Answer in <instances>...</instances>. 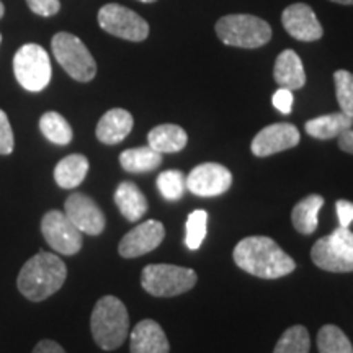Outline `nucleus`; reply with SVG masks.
<instances>
[{
	"instance_id": "f257e3e1",
	"label": "nucleus",
	"mask_w": 353,
	"mask_h": 353,
	"mask_svg": "<svg viewBox=\"0 0 353 353\" xmlns=\"http://www.w3.org/2000/svg\"><path fill=\"white\" fill-rule=\"evenodd\" d=\"M234 262L250 275L275 280L294 272L296 263L267 236H250L234 247Z\"/></svg>"
},
{
	"instance_id": "f03ea898",
	"label": "nucleus",
	"mask_w": 353,
	"mask_h": 353,
	"mask_svg": "<svg viewBox=\"0 0 353 353\" xmlns=\"http://www.w3.org/2000/svg\"><path fill=\"white\" fill-rule=\"evenodd\" d=\"M68 276L65 263L51 252H39L26 262L19 273L20 293L33 303L44 301L61 290Z\"/></svg>"
},
{
	"instance_id": "7ed1b4c3",
	"label": "nucleus",
	"mask_w": 353,
	"mask_h": 353,
	"mask_svg": "<svg viewBox=\"0 0 353 353\" xmlns=\"http://www.w3.org/2000/svg\"><path fill=\"white\" fill-rule=\"evenodd\" d=\"M94 341L101 350H114L125 343L130 334V316L121 299L103 296L95 304L90 317Z\"/></svg>"
},
{
	"instance_id": "20e7f679",
	"label": "nucleus",
	"mask_w": 353,
	"mask_h": 353,
	"mask_svg": "<svg viewBox=\"0 0 353 353\" xmlns=\"http://www.w3.org/2000/svg\"><path fill=\"white\" fill-rule=\"evenodd\" d=\"M216 34L228 46L255 50L270 41L272 28L267 21L254 15H226L216 23Z\"/></svg>"
},
{
	"instance_id": "39448f33",
	"label": "nucleus",
	"mask_w": 353,
	"mask_h": 353,
	"mask_svg": "<svg viewBox=\"0 0 353 353\" xmlns=\"http://www.w3.org/2000/svg\"><path fill=\"white\" fill-rule=\"evenodd\" d=\"M196 272L170 263H152L141 273L144 291L157 298L179 296L196 285Z\"/></svg>"
},
{
	"instance_id": "423d86ee",
	"label": "nucleus",
	"mask_w": 353,
	"mask_h": 353,
	"mask_svg": "<svg viewBox=\"0 0 353 353\" xmlns=\"http://www.w3.org/2000/svg\"><path fill=\"white\" fill-rule=\"evenodd\" d=\"M52 54L65 72L77 82H90L97 74V63L82 39L61 32L51 39Z\"/></svg>"
},
{
	"instance_id": "0eeeda50",
	"label": "nucleus",
	"mask_w": 353,
	"mask_h": 353,
	"mask_svg": "<svg viewBox=\"0 0 353 353\" xmlns=\"http://www.w3.org/2000/svg\"><path fill=\"white\" fill-rule=\"evenodd\" d=\"M13 72L25 90L41 92L51 81L50 56L39 44H25L13 57Z\"/></svg>"
},
{
	"instance_id": "6e6552de",
	"label": "nucleus",
	"mask_w": 353,
	"mask_h": 353,
	"mask_svg": "<svg viewBox=\"0 0 353 353\" xmlns=\"http://www.w3.org/2000/svg\"><path fill=\"white\" fill-rule=\"evenodd\" d=\"M99 25L103 32L128 41H144L149 37V25L143 17L120 6L107 3L99 12Z\"/></svg>"
},
{
	"instance_id": "1a4fd4ad",
	"label": "nucleus",
	"mask_w": 353,
	"mask_h": 353,
	"mask_svg": "<svg viewBox=\"0 0 353 353\" xmlns=\"http://www.w3.org/2000/svg\"><path fill=\"white\" fill-rule=\"evenodd\" d=\"M41 232L54 252L74 255L82 249V232L63 211H48L43 216Z\"/></svg>"
},
{
	"instance_id": "9d476101",
	"label": "nucleus",
	"mask_w": 353,
	"mask_h": 353,
	"mask_svg": "<svg viewBox=\"0 0 353 353\" xmlns=\"http://www.w3.org/2000/svg\"><path fill=\"white\" fill-rule=\"evenodd\" d=\"M232 183V174L226 167L206 162L196 165L187 176V188L193 195L201 198H213L226 193Z\"/></svg>"
},
{
	"instance_id": "9b49d317",
	"label": "nucleus",
	"mask_w": 353,
	"mask_h": 353,
	"mask_svg": "<svg viewBox=\"0 0 353 353\" xmlns=\"http://www.w3.org/2000/svg\"><path fill=\"white\" fill-rule=\"evenodd\" d=\"M64 213L79 231L88 236H99L107 224L103 211L85 193H72L64 203Z\"/></svg>"
},
{
	"instance_id": "f8f14e48",
	"label": "nucleus",
	"mask_w": 353,
	"mask_h": 353,
	"mask_svg": "<svg viewBox=\"0 0 353 353\" xmlns=\"http://www.w3.org/2000/svg\"><path fill=\"white\" fill-rule=\"evenodd\" d=\"M164 224L159 223L156 219H149L134 229H131L123 237L120 245H118V252L125 259L141 257V255L149 254L154 249H157L161 242L164 241Z\"/></svg>"
},
{
	"instance_id": "ddd939ff",
	"label": "nucleus",
	"mask_w": 353,
	"mask_h": 353,
	"mask_svg": "<svg viewBox=\"0 0 353 353\" xmlns=\"http://www.w3.org/2000/svg\"><path fill=\"white\" fill-rule=\"evenodd\" d=\"M299 139H301V134L296 126L290 125V123H276V125H270L259 131V134L250 144V149H252L254 156L268 157L272 154L294 148L299 144Z\"/></svg>"
},
{
	"instance_id": "4468645a",
	"label": "nucleus",
	"mask_w": 353,
	"mask_h": 353,
	"mask_svg": "<svg viewBox=\"0 0 353 353\" xmlns=\"http://www.w3.org/2000/svg\"><path fill=\"white\" fill-rule=\"evenodd\" d=\"M281 21L286 33L298 41H317L324 34L314 10L307 3H293L286 7Z\"/></svg>"
},
{
	"instance_id": "2eb2a0df",
	"label": "nucleus",
	"mask_w": 353,
	"mask_h": 353,
	"mask_svg": "<svg viewBox=\"0 0 353 353\" xmlns=\"http://www.w3.org/2000/svg\"><path fill=\"white\" fill-rule=\"evenodd\" d=\"M131 353H169L170 345L161 325L152 319L141 321L131 332Z\"/></svg>"
},
{
	"instance_id": "dca6fc26",
	"label": "nucleus",
	"mask_w": 353,
	"mask_h": 353,
	"mask_svg": "<svg viewBox=\"0 0 353 353\" xmlns=\"http://www.w3.org/2000/svg\"><path fill=\"white\" fill-rule=\"evenodd\" d=\"M132 125H134V120L130 112L123 108H113L100 118L95 131L97 138L107 145L120 144L131 132Z\"/></svg>"
},
{
	"instance_id": "f3484780",
	"label": "nucleus",
	"mask_w": 353,
	"mask_h": 353,
	"mask_svg": "<svg viewBox=\"0 0 353 353\" xmlns=\"http://www.w3.org/2000/svg\"><path fill=\"white\" fill-rule=\"evenodd\" d=\"M273 77L280 87L290 88V90H299L306 83V72L304 65L293 50H285L275 61Z\"/></svg>"
},
{
	"instance_id": "a211bd4d",
	"label": "nucleus",
	"mask_w": 353,
	"mask_h": 353,
	"mask_svg": "<svg viewBox=\"0 0 353 353\" xmlns=\"http://www.w3.org/2000/svg\"><path fill=\"white\" fill-rule=\"evenodd\" d=\"M114 203H117L120 213L130 221L136 223L148 211V200L139 187L132 182H121L114 192Z\"/></svg>"
},
{
	"instance_id": "6ab92c4d",
	"label": "nucleus",
	"mask_w": 353,
	"mask_h": 353,
	"mask_svg": "<svg viewBox=\"0 0 353 353\" xmlns=\"http://www.w3.org/2000/svg\"><path fill=\"white\" fill-rule=\"evenodd\" d=\"M353 118L345 113H330L317 117L306 123V132L316 139L339 138L343 132L352 130Z\"/></svg>"
},
{
	"instance_id": "aec40b11",
	"label": "nucleus",
	"mask_w": 353,
	"mask_h": 353,
	"mask_svg": "<svg viewBox=\"0 0 353 353\" xmlns=\"http://www.w3.org/2000/svg\"><path fill=\"white\" fill-rule=\"evenodd\" d=\"M148 143L161 154L180 152L187 145L188 136L183 128L176 125H159L149 131Z\"/></svg>"
},
{
	"instance_id": "412c9836",
	"label": "nucleus",
	"mask_w": 353,
	"mask_h": 353,
	"mask_svg": "<svg viewBox=\"0 0 353 353\" xmlns=\"http://www.w3.org/2000/svg\"><path fill=\"white\" fill-rule=\"evenodd\" d=\"M88 174V159L82 154H70L61 159L54 169V180L61 188L70 190L81 185Z\"/></svg>"
},
{
	"instance_id": "4be33fe9",
	"label": "nucleus",
	"mask_w": 353,
	"mask_h": 353,
	"mask_svg": "<svg viewBox=\"0 0 353 353\" xmlns=\"http://www.w3.org/2000/svg\"><path fill=\"white\" fill-rule=\"evenodd\" d=\"M311 259L314 265L325 272L350 273L353 272V260H348L337 252L327 239V236L317 239L311 249Z\"/></svg>"
},
{
	"instance_id": "5701e85b",
	"label": "nucleus",
	"mask_w": 353,
	"mask_h": 353,
	"mask_svg": "<svg viewBox=\"0 0 353 353\" xmlns=\"http://www.w3.org/2000/svg\"><path fill=\"white\" fill-rule=\"evenodd\" d=\"M324 205V198L321 195H309L303 198L301 201L291 211V221L298 232L309 236L317 229L319 224V211Z\"/></svg>"
},
{
	"instance_id": "b1692460",
	"label": "nucleus",
	"mask_w": 353,
	"mask_h": 353,
	"mask_svg": "<svg viewBox=\"0 0 353 353\" xmlns=\"http://www.w3.org/2000/svg\"><path fill=\"white\" fill-rule=\"evenodd\" d=\"M120 164L130 174H148L162 164V154L154 151L151 145L126 149L120 154Z\"/></svg>"
},
{
	"instance_id": "393cba45",
	"label": "nucleus",
	"mask_w": 353,
	"mask_h": 353,
	"mask_svg": "<svg viewBox=\"0 0 353 353\" xmlns=\"http://www.w3.org/2000/svg\"><path fill=\"white\" fill-rule=\"evenodd\" d=\"M39 130H41L44 138L57 145H68L74 136L72 128H70L68 120L56 112H48L39 118Z\"/></svg>"
},
{
	"instance_id": "a878e982",
	"label": "nucleus",
	"mask_w": 353,
	"mask_h": 353,
	"mask_svg": "<svg viewBox=\"0 0 353 353\" xmlns=\"http://www.w3.org/2000/svg\"><path fill=\"white\" fill-rule=\"evenodd\" d=\"M319 353H353V345L342 329L337 325H324L317 334Z\"/></svg>"
},
{
	"instance_id": "bb28decb",
	"label": "nucleus",
	"mask_w": 353,
	"mask_h": 353,
	"mask_svg": "<svg viewBox=\"0 0 353 353\" xmlns=\"http://www.w3.org/2000/svg\"><path fill=\"white\" fill-rule=\"evenodd\" d=\"M311 339L304 325H293L286 329L276 342L273 353H309Z\"/></svg>"
},
{
	"instance_id": "cd10ccee",
	"label": "nucleus",
	"mask_w": 353,
	"mask_h": 353,
	"mask_svg": "<svg viewBox=\"0 0 353 353\" xmlns=\"http://www.w3.org/2000/svg\"><path fill=\"white\" fill-rule=\"evenodd\" d=\"M185 244L190 250H198L203 245L206 232H208V213L205 210H195L188 216L185 224Z\"/></svg>"
},
{
	"instance_id": "c85d7f7f",
	"label": "nucleus",
	"mask_w": 353,
	"mask_h": 353,
	"mask_svg": "<svg viewBox=\"0 0 353 353\" xmlns=\"http://www.w3.org/2000/svg\"><path fill=\"white\" fill-rule=\"evenodd\" d=\"M157 188L167 201H176L185 195L187 179L180 170H165L157 176Z\"/></svg>"
},
{
	"instance_id": "c756f323",
	"label": "nucleus",
	"mask_w": 353,
	"mask_h": 353,
	"mask_svg": "<svg viewBox=\"0 0 353 353\" xmlns=\"http://www.w3.org/2000/svg\"><path fill=\"white\" fill-rule=\"evenodd\" d=\"M335 82V95L341 105L342 113L353 118V74L348 70H337L334 74Z\"/></svg>"
},
{
	"instance_id": "7c9ffc66",
	"label": "nucleus",
	"mask_w": 353,
	"mask_h": 353,
	"mask_svg": "<svg viewBox=\"0 0 353 353\" xmlns=\"http://www.w3.org/2000/svg\"><path fill=\"white\" fill-rule=\"evenodd\" d=\"M330 245L348 260H353V232L350 228H337L327 236Z\"/></svg>"
},
{
	"instance_id": "2f4dec72",
	"label": "nucleus",
	"mask_w": 353,
	"mask_h": 353,
	"mask_svg": "<svg viewBox=\"0 0 353 353\" xmlns=\"http://www.w3.org/2000/svg\"><path fill=\"white\" fill-rule=\"evenodd\" d=\"M13 148H15V138H13L10 121H8L7 113L0 110V154L8 156L12 154Z\"/></svg>"
},
{
	"instance_id": "473e14b6",
	"label": "nucleus",
	"mask_w": 353,
	"mask_h": 353,
	"mask_svg": "<svg viewBox=\"0 0 353 353\" xmlns=\"http://www.w3.org/2000/svg\"><path fill=\"white\" fill-rule=\"evenodd\" d=\"M30 10L39 17H52L61 10L59 0H26Z\"/></svg>"
},
{
	"instance_id": "72a5a7b5",
	"label": "nucleus",
	"mask_w": 353,
	"mask_h": 353,
	"mask_svg": "<svg viewBox=\"0 0 353 353\" xmlns=\"http://www.w3.org/2000/svg\"><path fill=\"white\" fill-rule=\"evenodd\" d=\"M273 107H275L278 112L283 114H290L291 110H293V90L290 88H283L280 87L278 90L273 94Z\"/></svg>"
},
{
	"instance_id": "f704fd0d",
	"label": "nucleus",
	"mask_w": 353,
	"mask_h": 353,
	"mask_svg": "<svg viewBox=\"0 0 353 353\" xmlns=\"http://www.w3.org/2000/svg\"><path fill=\"white\" fill-rule=\"evenodd\" d=\"M335 210H337L341 228H350V224L353 223V203L348 200H339L335 203Z\"/></svg>"
},
{
	"instance_id": "c9c22d12",
	"label": "nucleus",
	"mask_w": 353,
	"mask_h": 353,
	"mask_svg": "<svg viewBox=\"0 0 353 353\" xmlns=\"http://www.w3.org/2000/svg\"><path fill=\"white\" fill-rule=\"evenodd\" d=\"M33 353H65L64 348L54 341H41L33 348Z\"/></svg>"
},
{
	"instance_id": "e433bc0d",
	"label": "nucleus",
	"mask_w": 353,
	"mask_h": 353,
	"mask_svg": "<svg viewBox=\"0 0 353 353\" xmlns=\"http://www.w3.org/2000/svg\"><path fill=\"white\" fill-rule=\"evenodd\" d=\"M339 148H341L343 152L353 154V130H348L343 132V134L339 136Z\"/></svg>"
},
{
	"instance_id": "4c0bfd02",
	"label": "nucleus",
	"mask_w": 353,
	"mask_h": 353,
	"mask_svg": "<svg viewBox=\"0 0 353 353\" xmlns=\"http://www.w3.org/2000/svg\"><path fill=\"white\" fill-rule=\"evenodd\" d=\"M330 2L342 3V6H353V0H330Z\"/></svg>"
},
{
	"instance_id": "58836bf2",
	"label": "nucleus",
	"mask_w": 353,
	"mask_h": 353,
	"mask_svg": "<svg viewBox=\"0 0 353 353\" xmlns=\"http://www.w3.org/2000/svg\"><path fill=\"white\" fill-rule=\"evenodd\" d=\"M3 13H6V7H3V3L0 2V19H2V17H3Z\"/></svg>"
},
{
	"instance_id": "ea45409f",
	"label": "nucleus",
	"mask_w": 353,
	"mask_h": 353,
	"mask_svg": "<svg viewBox=\"0 0 353 353\" xmlns=\"http://www.w3.org/2000/svg\"><path fill=\"white\" fill-rule=\"evenodd\" d=\"M139 2H144V3H152V2H156V0H139Z\"/></svg>"
},
{
	"instance_id": "a19ab883",
	"label": "nucleus",
	"mask_w": 353,
	"mask_h": 353,
	"mask_svg": "<svg viewBox=\"0 0 353 353\" xmlns=\"http://www.w3.org/2000/svg\"><path fill=\"white\" fill-rule=\"evenodd\" d=\"M0 43H2V34H0Z\"/></svg>"
}]
</instances>
